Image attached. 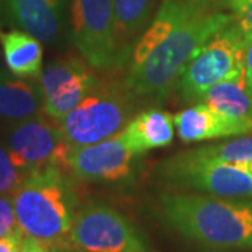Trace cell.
Masks as SVG:
<instances>
[{"instance_id":"obj_1","label":"cell","mask_w":252,"mask_h":252,"mask_svg":"<svg viewBox=\"0 0 252 252\" xmlns=\"http://www.w3.org/2000/svg\"><path fill=\"white\" fill-rule=\"evenodd\" d=\"M158 216L182 237L215 248H252V200L162 193Z\"/></svg>"},{"instance_id":"obj_2","label":"cell","mask_w":252,"mask_h":252,"mask_svg":"<svg viewBox=\"0 0 252 252\" xmlns=\"http://www.w3.org/2000/svg\"><path fill=\"white\" fill-rule=\"evenodd\" d=\"M66 170L51 165L28 172L13 193L18 227L51 250H69L76 193Z\"/></svg>"},{"instance_id":"obj_3","label":"cell","mask_w":252,"mask_h":252,"mask_svg":"<svg viewBox=\"0 0 252 252\" xmlns=\"http://www.w3.org/2000/svg\"><path fill=\"white\" fill-rule=\"evenodd\" d=\"M234 20L210 11L175 28L137 66L127 69L125 89L133 99H164L175 87L187 63L220 30Z\"/></svg>"},{"instance_id":"obj_4","label":"cell","mask_w":252,"mask_h":252,"mask_svg":"<svg viewBox=\"0 0 252 252\" xmlns=\"http://www.w3.org/2000/svg\"><path fill=\"white\" fill-rule=\"evenodd\" d=\"M125 86L121 90L99 81L80 104L59 122L63 136L72 149L98 143L119 133L132 119V104Z\"/></svg>"},{"instance_id":"obj_5","label":"cell","mask_w":252,"mask_h":252,"mask_svg":"<svg viewBox=\"0 0 252 252\" xmlns=\"http://www.w3.org/2000/svg\"><path fill=\"white\" fill-rule=\"evenodd\" d=\"M245 34L234 21L212 36L187 63L174 90L185 102H199L217 83L244 69Z\"/></svg>"},{"instance_id":"obj_6","label":"cell","mask_w":252,"mask_h":252,"mask_svg":"<svg viewBox=\"0 0 252 252\" xmlns=\"http://www.w3.org/2000/svg\"><path fill=\"white\" fill-rule=\"evenodd\" d=\"M158 174L178 188L221 198H252V164L219 161L187 150L162 162Z\"/></svg>"},{"instance_id":"obj_7","label":"cell","mask_w":252,"mask_h":252,"mask_svg":"<svg viewBox=\"0 0 252 252\" xmlns=\"http://www.w3.org/2000/svg\"><path fill=\"white\" fill-rule=\"evenodd\" d=\"M70 36L81 58L94 69L124 66L111 0H70Z\"/></svg>"},{"instance_id":"obj_8","label":"cell","mask_w":252,"mask_h":252,"mask_svg":"<svg viewBox=\"0 0 252 252\" xmlns=\"http://www.w3.org/2000/svg\"><path fill=\"white\" fill-rule=\"evenodd\" d=\"M70 245L79 252H147L129 219L101 202L89 203L74 215Z\"/></svg>"},{"instance_id":"obj_9","label":"cell","mask_w":252,"mask_h":252,"mask_svg":"<svg viewBox=\"0 0 252 252\" xmlns=\"http://www.w3.org/2000/svg\"><path fill=\"white\" fill-rule=\"evenodd\" d=\"M7 152L13 164L27 175L51 165L64 170L72 147L66 142L61 125L39 114L17 122L10 129Z\"/></svg>"},{"instance_id":"obj_10","label":"cell","mask_w":252,"mask_h":252,"mask_svg":"<svg viewBox=\"0 0 252 252\" xmlns=\"http://www.w3.org/2000/svg\"><path fill=\"white\" fill-rule=\"evenodd\" d=\"M93 69L87 61L79 58L49 63L39 79L44 93V114L59 124L76 108L99 83Z\"/></svg>"},{"instance_id":"obj_11","label":"cell","mask_w":252,"mask_h":252,"mask_svg":"<svg viewBox=\"0 0 252 252\" xmlns=\"http://www.w3.org/2000/svg\"><path fill=\"white\" fill-rule=\"evenodd\" d=\"M139 157L117 133L98 143L72 149L64 170L83 181L121 182L135 174Z\"/></svg>"},{"instance_id":"obj_12","label":"cell","mask_w":252,"mask_h":252,"mask_svg":"<svg viewBox=\"0 0 252 252\" xmlns=\"http://www.w3.org/2000/svg\"><path fill=\"white\" fill-rule=\"evenodd\" d=\"M0 23L54 45L64 28V0H0Z\"/></svg>"},{"instance_id":"obj_13","label":"cell","mask_w":252,"mask_h":252,"mask_svg":"<svg viewBox=\"0 0 252 252\" xmlns=\"http://www.w3.org/2000/svg\"><path fill=\"white\" fill-rule=\"evenodd\" d=\"M174 125L184 143L252 133V119L227 117L205 102H198L174 115Z\"/></svg>"},{"instance_id":"obj_14","label":"cell","mask_w":252,"mask_h":252,"mask_svg":"<svg viewBox=\"0 0 252 252\" xmlns=\"http://www.w3.org/2000/svg\"><path fill=\"white\" fill-rule=\"evenodd\" d=\"M212 4L213 0H161L152 23L136 44L129 67L143 62L175 28L192 18L210 13Z\"/></svg>"},{"instance_id":"obj_15","label":"cell","mask_w":252,"mask_h":252,"mask_svg":"<svg viewBox=\"0 0 252 252\" xmlns=\"http://www.w3.org/2000/svg\"><path fill=\"white\" fill-rule=\"evenodd\" d=\"M129 149L136 154L162 149L172 143L175 135L174 117L158 108H149L132 118L119 132Z\"/></svg>"},{"instance_id":"obj_16","label":"cell","mask_w":252,"mask_h":252,"mask_svg":"<svg viewBox=\"0 0 252 252\" xmlns=\"http://www.w3.org/2000/svg\"><path fill=\"white\" fill-rule=\"evenodd\" d=\"M41 112H44L41 84L0 69V119L21 122Z\"/></svg>"},{"instance_id":"obj_17","label":"cell","mask_w":252,"mask_h":252,"mask_svg":"<svg viewBox=\"0 0 252 252\" xmlns=\"http://www.w3.org/2000/svg\"><path fill=\"white\" fill-rule=\"evenodd\" d=\"M0 46L11 74L20 79H41L44 48L38 38L13 28L7 32H0Z\"/></svg>"},{"instance_id":"obj_18","label":"cell","mask_w":252,"mask_h":252,"mask_svg":"<svg viewBox=\"0 0 252 252\" xmlns=\"http://www.w3.org/2000/svg\"><path fill=\"white\" fill-rule=\"evenodd\" d=\"M119 52L124 64L130 62L137 41L153 20L156 0H111Z\"/></svg>"},{"instance_id":"obj_19","label":"cell","mask_w":252,"mask_h":252,"mask_svg":"<svg viewBox=\"0 0 252 252\" xmlns=\"http://www.w3.org/2000/svg\"><path fill=\"white\" fill-rule=\"evenodd\" d=\"M202 102L227 117L252 119V95L247 89L244 69L209 89Z\"/></svg>"},{"instance_id":"obj_20","label":"cell","mask_w":252,"mask_h":252,"mask_svg":"<svg viewBox=\"0 0 252 252\" xmlns=\"http://www.w3.org/2000/svg\"><path fill=\"white\" fill-rule=\"evenodd\" d=\"M200 157H206L219 161L252 164V136L244 135L231 140H225L216 144H206L190 150Z\"/></svg>"},{"instance_id":"obj_21","label":"cell","mask_w":252,"mask_h":252,"mask_svg":"<svg viewBox=\"0 0 252 252\" xmlns=\"http://www.w3.org/2000/svg\"><path fill=\"white\" fill-rule=\"evenodd\" d=\"M24 177L13 164L9 152L0 144V195H13Z\"/></svg>"},{"instance_id":"obj_22","label":"cell","mask_w":252,"mask_h":252,"mask_svg":"<svg viewBox=\"0 0 252 252\" xmlns=\"http://www.w3.org/2000/svg\"><path fill=\"white\" fill-rule=\"evenodd\" d=\"M17 230V219L14 210V200L13 195H0V238L11 234Z\"/></svg>"},{"instance_id":"obj_23","label":"cell","mask_w":252,"mask_h":252,"mask_svg":"<svg viewBox=\"0 0 252 252\" xmlns=\"http://www.w3.org/2000/svg\"><path fill=\"white\" fill-rule=\"evenodd\" d=\"M233 20L245 35H252V0H227Z\"/></svg>"},{"instance_id":"obj_24","label":"cell","mask_w":252,"mask_h":252,"mask_svg":"<svg viewBox=\"0 0 252 252\" xmlns=\"http://www.w3.org/2000/svg\"><path fill=\"white\" fill-rule=\"evenodd\" d=\"M23 240H24V233L21 230H17L0 238V252H18L21 250Z\"/></svg>"},{"instance_id":"obj_25","label":"cell","mask_w":252,"mask_h":252,"mask_svg":"<svg viewBox=\"0 0 252 252\" xmlns=\"http://www.w3.org/2000/svg\"><path fill=\"white\" fill-rule=\"evenodd\" d=\"M245 51H244V72L247 89L252 95V35H245Z\"/></svg>"},{"instance_id":"obj_26","label":"cell","mask_w":252,"mask_h":252,"mask_svg":"<svg viewBox=\"0 0 252 252\" xmlns=\"http://www.w3.org/2000/svg\"><path fill=\"white\" fill-rule=\"evenodd\" d=\"M21 252H52V250L48 248L44 244L38 243L34 238L24 235L23 245H21Z\"/></svg>"},{"instance_id":"obj_27","label":"cell","mask_w":252,"mask_h":252,"mask_svg":"<svg viewBox=\"0 0 252 252\" xmlns=\"http://www.w3.org/2000/svg\"><path fill=\"white\" fill-rule=\"evenodd\" d=\"M52 252H69V250H52Z\"/></svg>"},{"instance_id":"obj_28","label":"cell","mask_w":252,"mask_h":252,"mask_svg":"<svg viewBox=\"0 0 252 252\" xmlns=\"http://www.w3.org/2000/svg\"><path fill=\"white\" fill-rule=\"evenodd\" d=\"M18 252H21V250H20V251H18Z\"/></svg>"}]
</instances>
